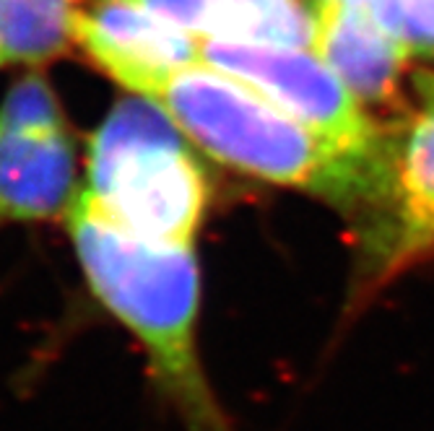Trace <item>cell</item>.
I'll list each match as a JSON object with an SVG mask.
<instances>
[{"mask_svg":"<svg viewBox=\"0 0 434 431\" xmlns=\"http://www.w3.org/2000/svg\"><path fill=\"white\" fill-rule=\"evenodd\" d=\"M148 102L159 104L195 148L234 172L310 192L367 226L385 213L395 138L375 156L344 151L252 86L206 63L172 76Z\"/></svg>","mask_w":434,"mask_h":431,"instance_id":"6da1fadb","label":"cell"},{"mask_svg":"<svg viewBox=\"0 0 434 431\" xmlns=\"http://www.w3.org/2000/svg\"><path fill=\"white\" fill-rule=\"evenodd\" d=\"M63 221L91 294L143 346L161 395L187 431H232L198 351L201 268L195 249L122 232L81 195Z\"/></svg>","mask_w":434,"mask_h":431,"instance_id":"7a4b0ae2","label":"cell"},{"mask_svg":"<svg viewBox=\"0 0 434 431\" xmlns=\"http://www.w3.org/2000/svg\"><path fill=\"white\" fill-rule=\"evenodd\" d=\"M81 198L122 232L190 244L209 211L211 184L193 143L159 104L120 99L91 133Z\"/></svg>","mask_w":434,"mask_h":431,"instance_id":"3957f363","label":"cell"},{"mask_svg":"<svg viewBox=\"0 0 434 431\" xmlns=\"http://www.w3.org/2000/svg\"><path fill=\"white\" fill-rule=\"evenodd\" d=\"M81 195L78 146L40 68L0 102V226L65 218Z\"/></svg>","mask_w":434,"mask_h":431,"instance_id":"277c9868","label":"cell"},{"mask_svg":"<svg viewBox=\"0 0 434 431\" xmlns=\"http://www.w3.org/2000/svg\"><path fill=\"white\" fill-rule=\"evenodd\" d=\"M201 57L211 68L252 86L344 151L375 156L393 143L395 130L380 128L315 49L206 40L201 42Z\"/></svg>","mask_w":434,"mask_h":431,"instance_id":"5b68a950","label":"cell"},{"mask_svg":"<svg viewBox=\"0 0 434 431\" xmlns=\"http://www.w3.org/2000/svg\"><path fill=\"white\" fill-rule=\"evenodd\" d=\"M73 47L141 99H153L172 76L203 63L201 40L138 0H81Z\"/></svg>","mask_w":434,"mask_h":431,"instance_id":"8992f818","label":"cell"},{"mask_svg":"<svg viewBox=\"0 0 434 431\" xmlns=\"http://www.w3.org/2000/svg\"><path fill=\"white\" fill-rule=\"evenodd\" d=\"M312 49L322 63L362 104L390 102L409 55L375 16L372 3L312 0Z\"/></svg>","mask_w":434,"mask_h":431,"instance_id":"52a82bcc","label":"cell"},{"mask_svg":"<svg viewBox=\"0 0 434 431\" xmlns=\"http://www.w3.org/2000/svg\"><path fill=\"white\" fill-rule=\"evenodd\" d=\"M195 40L250 45H315L312 0H138Z\"/></svg>","mask_w":434,"mask_h":431,"instance_id":"ba28073f","label":"cell"},{"mask_svg":"<svg viewBox=\"0 0 434 431\" xmlns=\"http://www.w3.org/2000/svg\"><path fill=\"white\" fill-rule=\"evenodd\" d=\"M81 0H0L3 65L42 68L73 49Z\"/></svg>","mask_w":434,"mask_h":431,"instance_id":"9c48e42d","label":"cell"},{"mask_svg":"<svg viewBox=\"0 0 434 431\" xmlns=\"http://www.w3.org/2000/svg\"><path fill=\"white\" fill-rule=\"evenodd\" d=\"M372 11L409 57L434 55V0H372Z\"/></svg>","mask_w":434,"mask_h":431,"instance_id":"30bf717a","label":"cell"},{"mask_svg":"<svg viewBox=\"0 0 434 431\" xmlns=\"http://www.w3.org/2000/svg\"><path fill=\"white\" fill-rule=\"evenodd\" d=\"M414 83H416V91L421 96H434V73L432 71H421L414 76Z\"/></svg>","mask_w":434,"mask_h":431,"instance_id":"8fae6325","label":"cell"},{"mask_svg":"<svg viewBox=\"0 0 434 431\" xmlns=\"http://www.w3.org/2000/svg\"><path fill=\"white\" fill-rule=\"evenodd\" d=\"M344 3H372V0H344Z\"/></svg>","mask_w":434,"mask_h":431,"instance_id":"7c38bea8","label":"cell"},{"mask_svg":"<svg viewBox=\"0 0 434 431\" xmlns=\"http://www.w3.org/2000/svg\"><path fill=\"white\" fill-rule=\"evenodd\" d=\"M0 68H3V60H0Z\"/></svg>","mask_w":434,"mask_h":431,"instance_id":"4fadbf2b","label":"cell"}]
</instances>
